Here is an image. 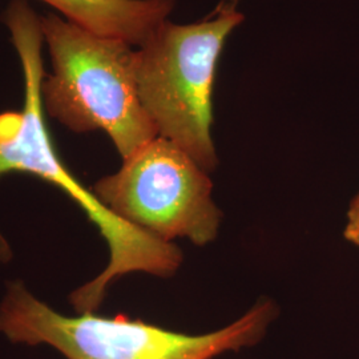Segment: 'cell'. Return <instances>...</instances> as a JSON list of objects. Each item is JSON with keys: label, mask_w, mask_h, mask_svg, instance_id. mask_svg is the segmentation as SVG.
Wrapping results in <instances>:
<instances>
[{"label": "cell", "mask_w": 359, "mask_h": 359, "mask_svg": "<svg viewBox=\"0 0 359 359\" xmlns=\"http://www.w3.org/2000/svg\"><path fill=\"white\" fill-rule=\"evenodd\" d=\"M4 25L22 65L25 103L19 112L0 115V179L13 172L29 173L65 191L99 228L111 252L107 268L75 290L71 304L80 314L93 313L100 306L109 283L132 271L170 277L182 261L179 248L117 217L68 170L56 152L41 97L46 77L41 56L44 38L38 13L26 6L16 7L6 15ZM6 249L7 244L0 236V253Z\"/></svg>", "instance_id": "cell-1"}, {"label": "cell", "mask_w": 359, "mask_h": 359, "mask_svg": "<svg viewBox=\"0 0 359 359\" xmlns=\"http://www.w3.org/2000/svg\"><path fill=\"white\" fill-rule=\"evenodd\" d=\"M276 313L265 299L224 329L191 335L124 316L67 317L13 281L0 304V333L13 344L50 345L68 359H213L258 344Z\"/></svg>", "instance_id": "cell-2"}, {"label": "cell", "mask_w": 359, "mask_h": 359, "mask_svg": "<svg viewBox=\"0 0 359 359\" xmlns=\"http://www.w3.org/2000/svg\"><path fill=\"white\" fill-rule=\"evenodd\" d=\"M52 72L41 84L44 109L67 128L103 130L124 158L156 139L136 83V51L56 13L41 18Z\"/></svg>", "instance_id": "cell-3"}, {"label": "cell", "mask_w": 359, "mask_h": 359, "mask_svg": "<svg viewBox=\"0 0 359 359\" xmlns=\"http://www.w3.org/2000/svg\"><path fill=\"white\" fill-rule=\"evenodd\" d=\"M244 15L231 0L205 20H167L136 51V83L157 135L176 144L212 172L217 154L212 137L213 90L218 59Z\"/></svg>", "instance_id": "cell-4"}, {"label": "cell", "mask_w": 359, "mask_h": 359, "mask_svg": "<svg viewBox=\"0 0 359 359\" xmlns=\"http://www.w3.org/2000/svg\"><path fill=\"white\" fill-rule=\"evenodd\" d=\"M209 173L189 154L157 136L99 180L92 192L117 217L154 238H187L205 246L217 237L222 213Z\"/></svg>", "instance_id": "cell-5"}, {"label": "cell", "mask_w": 359, "mask_h": 359, "mask_svg": "<svg viewBox=\"0 0 359 359\" xmlns=\"http://www.w3.org/2000/svg\"><path fill=\"white\" fill-rule=\"evenodd\" d=\"M97 36L140 47L173 13L175 0H41Z\"/></svg>", "instance_id": "cell-6"}, {"label": "cell", "mask_w": 359, "mask_h": 359, "mask_svg": "<svg viewBox=\"0 0 359 359\" xmlns=\"http://www.w3.org/2000/svg\"><path fill=\"white\" fill-rule=\"evenodd\" d=\"M344 237L350 244L355 245L359 248V193L353 198L348 208Z\"/></svg>", "instance_id": "cell-7"}, {"label": "cell", "mask_w": 359, "mask_h": 359, "mask_svg": "<svg viewBox=\"0 0 359 359\" xmlns=\"http://www.w3.org/2000/svg\"><path fill=\"white\" fill-rule=\"evenodd\" d=\"M231 1H233V3H236V4H237V1H238V0H231Z\"/></svg>", "instance_id": "cell-8"}]
</instances>
